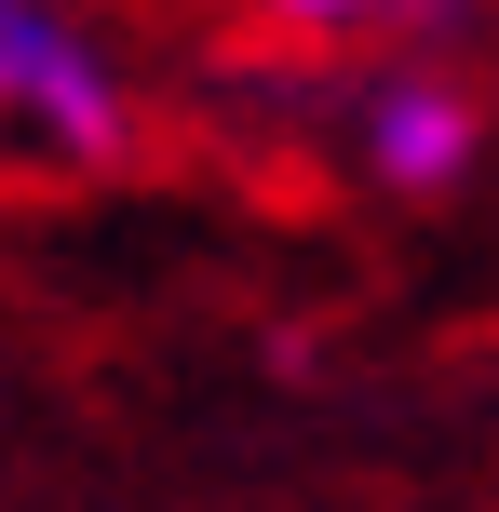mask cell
I'll return each instance as SVG.
<instances>
[{
  "mask_svg": "<svg viewBox=\"0 0 499 512\" xmlns=\"http://www.w3.org/2000/svg\"><path fill=\"white\" fill-rule=\"evenodd\" d=\"M351 135H365V176H378V189H459V176H473L486 108L459 95L446 68H392V81H365Z\"/></svg>",
  "mask_w": 499,
  "mask_h": 512,
  "instance_id": "cell-2",
  "label": "cell"
},
{
  "mask_svg": "<svg viewBox=\"0 0 499 512\" xmlns=\"http://www.w3.org/2000/svg\"><path fill=\"white\" fill-rule=\"evenodd\" d=\"M0 135L68 176H108L135 149V95L68 0H0Z\"/></svg>",
  "mask_w": 499,
  "mask_h": 512,
  "instance_id": "cell-1",
  "label": "cell"
},
{
  "mask_svg": "<svg viewBox=\"0 0 499 512\" xmlns=\"http://www.w3.org/2000/svg\"><path fill=\"white\" fill-rule=\"evenodd\" d=\"M270 27H297V41H351V27H392V14H432V0H257Z\"/></svg>",
  "mask_w": 499,
  "mask_h": 512,
  "instance_id": "cell-3",
  "label": "cell"
}]
</instances>
